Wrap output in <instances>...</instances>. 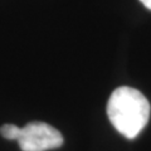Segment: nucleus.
<instances>
[{"mask_svg": "<svg viewBox=\"0 0 151 151\" xmlns=\"http://www.w3.org/2000/svg\"><path fill=\"white\" fill-rule=\"evenodd\" d=\"M140 1L142 3L147 9H150V10H151V0H140Z\"/></svg>", "mask_w": 151, "mask_h": 151, "instance_id": "20e7f679", "label": "nucleus"}, {"mask_svg": "<svg viewBox=\"0 0 151 151\" xmlns=\"http://www.w3.org/2000/svg\"><path fill=\"white\" fill-rule=\"evenodd\" d=\"M22 132V127H18L17 125H12V124H6L3 125L1 129H0V134L4 139L6 140H15L18 141L19 136H20Z\"/></svg>", "mask_w": 151, "mask_h": 151, "instance_id": "7ed1b4c3", "label": "nucleus"}, {"mask_svg": "<svg viewBox=\"0 0 151 151\" xmlns=\"http://www.w3.org/2000/svg\"><path fill=\"white\" fill-rule=\"evenodd\" d=\"M107 115L113 127L126 139H135L144 130L150 117V103L140 91L119 87L107 103Z\"/></svg>", "mask_w": 151, "mask_h": 151, "instance_id": "f257e3e1", "label": "nucleus"}, {"mask_svg": "<svg viewBox=\"0 0 151 151\" xmlns=\"http://www.w3.org/2000/svg\"><path fill=\"white\" fill-rule=\"evenodd\" d=\"M18 144L23 151H47L62 146L63 136L45 122H29L22 127Z\"/></svg>", "mask_w": 151, "mask_h": 151, "instance_id": "f03ea898", "label": "nucleus"}]
</instances>
